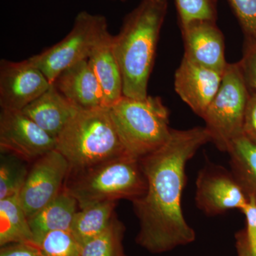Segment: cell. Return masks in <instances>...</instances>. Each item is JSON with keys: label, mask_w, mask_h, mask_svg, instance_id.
I'll use <instances>...</instances> for the list:
<instances>
[{"label": "cell", "mask_w": 256, "mask_h": 256, "mask_svg": "<svg viewBox=\"0 0 256 256\" xmlns=\"http://www.w3.org/2000/svg\"><path fill=\"white\" fill-rule=\"evenodd\" d=\"M212 138L205 127L172 129L161 148L140 160L146 190L132 201L140 223L136 242L152 254L170 252L196 239L184 216L182 196L186 164Z\"/></svg>", "instance_id": "cell-1"}, {"label": "cell", "mask_w": 256, "mask_h": 256, "mask_svg": "<svg viewBox=\"0 0 256 256\" xmlns=\"http://www.w3.org/2000/svg\"><path fill=\"white\" fill-rule=\"evenodd\" d=\"M168 6L166 0H142L126 15L118 34L112 38L126 97L141 100L148 96V82Z\"/></svg>", "instance_id": "cell-2"}, {"label": "cell", "mask_w": 256, "mask_h": 256, "mask_svg": "<svg viewBox=\"0 0 256 256\" xmlns=\"http://www.w3.org/2000/svg\"><path fill=\"white\" fill-rule=\"evenodd\" d=\"M70 171L128 154L108 108L78 109L56 138V148Z\"/></svg>", "instance_id": "cell-3"}, {"label": "cell", "mask_w": 256, "mask_h": 256, "mask_svg": "<svg viewBox=\"0 0 256 256\" xmlns=\"http://www.w3.org/2000/svg\"><path fill=\"white\" fill-rule=\"evenodd\" d=\"M64 188L82 208L101 202H132L146 193V180L140 160L124 154L69 172Z\"/></svg>", "instance_id": "cell-4"}, {"label": "cell", "mask_w": 256, "mask_h": 256, "mask_svg": "<svg viewBox=\"0 0 256 256\" xmlns=\"http://www.w3.org/2000/svg\"><path fill=\"white\" fill-rule=\"evenodd\" d=\"M108 108L124 149L132 158L142 159L169 139L170 112L160 97L140 100L122 96Z\"/></svg>", "instance_id": "cell-5"}, {"label": "cell", "mask_w": 256, "mask_h": 256, "mask_svg": "<svg viewBox=\"0 0 256 256\" xmlns=\"http://www.w3.org/2000/svg\"><path fill=\"white\" fill-rule=\"evenodd\" d=\"M249 96L240 63H228L220 89L202 117L212 142L220 150L227 152L232 141L244 134Z\"/></svg>", "instance_id": "cell-6"}, {"label": "cell", "mask_w": 256, "mask_h": 256, "mask_svg": "<svg viewBox=\"0 0 256 256\" xmlns=\"http://www.w3.org/2000/svg\"><path fill=\"white\" fill-rule=\"evenodd\" d=\"M108 31L105 16L80 12L65 38L28 60L53 84L66 69L88 60L96 43Z\"/></svg>", "instance_id": "cell-7"}, {"label": "cell", "mask_w": 256, "mask_h": 256, "mask_svg": "<svg viewBox=\"0 0 256 256\" xmlns=\"http://www.w3.org/2000/svg\"><path fill=\"white\" fill-rule=\"evenodd\" d=\"M70 170L68 161L56 149L32 162L18 194L28 218L46 206L60 194Z\"/></svg>", "instance_id": "cell-8"}, {"label": "cell", "mask_w": 256, "mask_h": 256, "mask_svg": "<svg viewBox=\"0 0 256 256\" xmlns=\"http://www.w3.org/2000/svg\"><path fill=\"white\" fill-rule=\"evenodd\" d=\"M56 148V140L42 130L22 111L2 109L1 152L14 154L32 163Z\"/></svg>", "instance_id": "cell-9"}, {"label": "cell", "mask_w": 256, "mask_h": 256, "mask_svg": "<svg viewBox=\"0 0 256 256\" xmlns=\"http://www.w3.org/2000/svg\"><path fill=\"white\" fill-rule=\"evenodd\" d=\"M50 80L30 60L0 62V106L22 110L50 88Z\"/></svg>", "instance_id": "cell-10"}, {"label": "cell", "mask_w": 256, "mask_h": 256, "mask_svg": "<svg viewBox=\"0 0 256 256\" xmlns=\"http://www.w3.org/2000/svg\"><path fill=\"white\" fill-rule=\"evenodd\" d=\"M195 201L205 214L214 216L233 208L242 210L248 196L232 173L212 165L198 174Z\"/></svg>", "instance_id": "cell-11"}, {"label": "cell", "mask_w": 256, "mask_h": 256, "mask_svg": "<svg viewBox=\"0 0 256 256\" xmlns=\"http://www.w3.org/2000/svg\"><path fill=\"white\" fill-rule=\"evenodd\" d=\"M223 75L184 56L174 74L175 92L202 118L220 89Z\"/></svg>", "instance_id": "cell-12"}, {"label": "cell", "mask_w": 256, "mask_h": 256, "mask_svg": "<svg viewBox=\"0 0 256 256\" xmlns=\"http://www.w3.org/2000/svg\"><path fill=\"white\" fill-rule=\"evenodd\" d=\"M184 55L195 63L224 73L225 58L223 34L214 21L196 20L181 25Z\"/></svg>", "instance_id": "cell-13"}, {"label": "cell", "mask_w": 256, "mask_h": 256, "mask_svg": "<svg viewBox=\"0 0 256 256\" xmlns=\"http://www.w3.org/2000/svg\"><path fill=\"white\" fill-rule=\"evenodd\" d=\"M53 84L79 109L105 107L102 89L88 60L66 69Z\"/></svg>", "instance_id": "cell-14"}, {"label": "cell", "mask_w": 256, "mask_h": 256, "mask_svg": "<svg viewBox=\"0 0 256 256\" xmlns=\"http://www.w3.org/2000/svg\"><path fill=\"white\" fill-rule=\"evenodd\" d=\"M78 109L52 84L46 92L22 111L56 140Z\"/></svg>", "instance_id": "cell-15"}, {"label": "cell", "mask_w": 256, "mask_h": 256, "mask_svg": "<svg viewBox=\"0 0 256 256\" xmlns=\"http://www.w3.org/2000/svg\"><path fill=\"white\" fill-rule=\"evenodd\" d=\"M114 36L108 31L96 43L88 60L104 94V105L109 108L124 96V82L114 54Z\"/></svg>", "instance_id": "cell-16"}, {"label": "cell", "mask_w": 256, "mask_h": 256, "mask_svg": "<svg viewBox=\"0 0 256 256\" xmlns=\"http://www.w3.org/2000/svg\"><path fill=\"white\" fill-rule=\"evenodd\" d=\"M78 207L77 200L64 188L53 201L28 218L33 242L48 232L70 230Z\"/></svg>", "instance_id": "cell-17"}, {"label": "cell", "mask_w": 256, "mask_h": 256, "mask_svg": "<svg viewBox=\"0 0 256 256\" xmlns=\"http://www.w3.org/2000/svg\"><path fill=\"white\" fill-rule=\"evenodd\" d=\"M116 202L92 204L78 210L74 216L70 232L82 246L102 234L116 215Z\"/></svg>", "instance_id": "cell-18"}, {"label": "cell", "mask_w": 256, "mask_h": 256, "mask_svg": "<svg viewBox=\"0 0 256 256\" xmlns=\"http://www.w3.org/2000/svg\"><path fill=\"white\" fill-rule=\"evenodd\" d=\"M32 242L33 234L18 194L0 200V246Z\"/></svg>", "instance_id": "cell-19"}, {"label": "cell", "mask_w": 256, "mask_h": 256, "mask_svg": "<svg viewBox=\"0 0 256 256\" xmlns=\"http://www.w3.org/2000/svg\"><path fill=\"white\" fill-rule=\"evenodd\" d=\"M227 152L234 178L247 196L256 200V144L242 134L232 141Z\"/></svg>", "instance_id": "cell-20"}, {"label": "cell", "mask_w": 256, "mask_h": 256, "mask_svg": "<svg viewBox=\"0 0 256 256\" xmlns=\"http://www.w3.org/2000/svg\"><path fill=\"white\" fill-rule=\"evenodd\" d=\"M124 224L114 215L109 226L82 246V256H126L124 248Z\"/></svg>", "instance_id": "cell-21"}, {"label": "cell", "mask_w": 256, "mask_h": 256, "mask_svg": "<svg viewBox=\"0 0 256 256\" xmlns=\"http://www.w3.org/2000/svg\"><path fill=\"white\" fill-rule=\"evenodd\" d=\"M26 163L14 154L1 152L0 200L20 194L30 170Z\"/></svg>", "instance_id": "cell-22"}, {"label": "cell", "mask_w": 256, "mask_h": 256, "mask_svg": "<svg viewBox=\"0 0 256 256\" xmlns=\"http://www.w3.org/2000/svg\"><path fill=\"white\" fill-rule=\"evenodd\" d=\"M32 242L44 256H82V246L70 230L48 232Z\"/></svg>", "instance_id": "cell-23"}, {"label": "cell", "mask_w": 256, "mask_h": 256, "mask_svg": "<svg viewBox=\"0 0 256 256\" xmlns=\"http://www.w3.org/2000/svg\"><path fill=\"white\" fill-rule=\"evenodd\" d=\"M181 25L196 20L216 21V0H175Z\"/></svg>", "instance_id": "cell-24"}, {"label": "cell", "mask_w": 256, "mask_h": 256, "mask_svg": "<svg viewBox=\"0 0 256 256\" xmlns=\"http://www.w3.org/2000/svg\"><path fill=\"white\" fill-rule=\"evenodd\" d=\"M246 36L256 41V0H228Z\"/></svg>", "instance_id": "cell-25"}, {"label": "cell", "mask_w": 256, "mask_h": 256, "mask_svg": "<svg viewBox=\"0 0 256 256\" xmlns=\"http://www.w3.org/2000/svg\"><path fill=\"white\" fill-rule=\"evenodd\" d=\"M242 212L246 218V229L238 232L236 236V246L249 252H256V200L248 196V202Z\"/></svg>", "instance_id": "cell-26"}, {"label": "cell", "mask_w": 256, "mask_h": 256, "mask_svg": "<svg viewBox=\"0 0 256 256\" xmlns=\"http://www.w3.org/2000/svg\"><path fill=\"white\" fill-rule=\"evenodd\" d=\"M239 63L249 90L256 94V41L246 40L244 56Z\"/></svg>", "instance_id": "cell-27"}, {"label": "cell", "mask_w": 256, "mask_h": 256, "mask_svg": "<svg viewBox=\"0 0 256 256\" xmlns=\"http://www.w3.org/2000/svg\"><path fill=\"white\" fill-rule=\"evenodd\" d=\"M242 132L246 137L256 144V94L252 92L246 110Z\"/></svg>", "instance_id": "cell-28"}, {"label": "cell", "mask_w": 256, "mask_h": 256, "mask_svg": "<svg viewBox=\"0 0 256 256\" xmlns=\"http://www.w3.org/2000/svg\"><path fill=\"white\" fill-rule=\"evenodd\" d=\"M0 256H44L32 242H18L1 246Z\"/></svg>", "instance_id": "cell-29"}, {"label": "cell", "mask_w": 256, "mask_h": 256, "mask_svg": "<svg viewBox=\"0 0 256 256\" xmlns=\"http://www.w3.org/2000/svg\"><path fill=\"white\" fill-rule=\"evenodd\" d=\"M236 249L238 256H256V252H248L245 248L238 246H236Z\"/></svg>", "instance_id": "cell-30"}, {"label": "cell", "mask_w": 256, "mask_h": 256, "mask_svg": "<svg viewBox=\"0 0 256 256\" xmlns=\"http://www.w3.org/2000/svg\"><path fill=\"white\" fill-rule=\"evenodd\" d=\"M114 1H121V2H124V1H126V0H114Z\"/></svg>", "instance_id": "cell-31"}]
</instances>
